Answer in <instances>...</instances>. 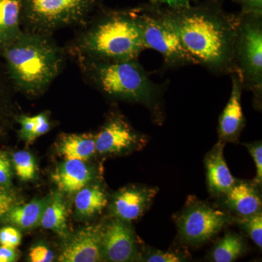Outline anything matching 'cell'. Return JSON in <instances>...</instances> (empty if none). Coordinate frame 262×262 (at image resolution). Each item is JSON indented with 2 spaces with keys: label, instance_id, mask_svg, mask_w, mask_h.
<instances>
[{
  "label": "cell",
  "instance_id": "1",
  "mask_svg": "<svg viewBox=\"0 0 262 262\" xmlns=\"http://www.w3.org/2000/svg\"><path fill=\"white\" fill-rule=\"evenodd\" d=\"M163 13L196 64L217 75L237 74L234 44L238 15L189 5Z\"/></svg>",
  "mask_w": 262,
  "mask_h": 262
},
{
  "label": "cell",
  "instance_id": "2",
  "mask_svg": "<svg viewBox=\"0 0 262 262\" xmlns=\"http://www.w3.org/2000/svg\"><path fill=\"white\" fill-rule=\"evenodd\" d=\"M5 48L10 75L24 94H41L60 73L63 52L47 34L24 31Z\"/></svg>",
  "mask_w": 262,
  "mask_h": 262
},
{
  "label": "cell",
  "instance_id": "3",
  "mask_svg": "<svg viewBox=\"0 0 262 262\" xmlns=\"http://www.w3.org/2000/svg\"><path fill=\"white\" fill-rule=\"evenodd\" d=\"M81 58L103 61L138 60L146 49L133 11L112 12L91 26L79 39Z\"/></svg>",
  "mask_w": 262,
  "mask_h": 262
},
{
  "label": "cell",
  "instance_id": "4",
  "mask_svg": "<svg viewBox=\"0 0 262 262\" xmlns=\"http://www.w3.org/2000/svg\"><path fill=\"white\" fill-rule=\"evenodd\" d=\"M81 60L88 76L103 94L142 103L155 114L160 111L161 87L151 80L138 60Z\"/></svg>",
  "mask_w": 262,
  "mask_h": 262
},
{
  "label": "cell",
  "instance_id": "5",
  "mask_svg": "<svg viewBox=\"0 0 262 262\" xmlns=\"http://www.w3.org/2000/svg\"><path fill=\"white\" fill-rule=\"evenodd\" d=\"M234 44V62L244 89L251 91L261 106L262 96L261 13L243 12Z\"/></svg>",
  "mask_w": 262,
  "mask_h": 262
},
{
  "label": "cell",
  "instance_id": "6",
  "mask_svg": "<svg viewBox=\"0 0 262 262\" xmlns=\"http://www.w3.org/2000/svg\"><path fill=\"white\" fill-rule=\"evenodd\" d=\"M140 28L146 49H153L163 56L169 68L198 65L183 46L177 33L168 23L163 13L158 10H133Z\"/></svg>",
  "mask_w": 262,
  "mask_h": 262
},
{
  "label": "cell",
  "instance_id": "7",
  "mask_svg": "<svg viewBox=\"0 0 262 262\" xmlns=\"http://www.w3.org/2000/svg\"><path fill=\"white\" fill-rule=\"evenodd\" d=\"M97 0H22L29 30L48 33L83 20Z\"/></svg>",
  "mask_w": 262,
  "mask_h": 262
},
{
  "label": "cell",
  "instance_id": "8",
  "mask_svg": "<svg viewBox=\"0 0 262 262\" xmlns=\"http://www.w3.org/2000/svg\"><path fill=\"white\" fill-rule=\"evenodd\" d=\"M232 220L225 211L198 203L186 208L177 220L181 237L189 244L209 241Z\"/></svg>",
  "mask_w": 262,
  "mask_h": 262
},
{
  "label": "cell",
  "instance_id": "9",
  "mask_svg": "<svg viewBox=\"0 0 262 262\" xmlns=\"http://www.w3.org/2000/svg\"><path fill=\"white\" fill-rule=\"evenodd\" d=\"M96 152L101 155L119 154L144 147L148 140L145 136L134 130L120 115L112 117L95 136Z\"/></svg>",
  "mask_w": 262,
  "mask_h": 262
},
{
  "label": "cell",
  "instance_id": "10",
  "mask_svg": "<svg viewBox=\"0 0 262 262\" xmlns=\"http://www.w3.org/2000/svg\"><path fill=\"white\" fill-rule=\"evenodd\" d=\"M101 225L84 227L67 239L58 257L61 262L103 261Z\"/></svg>",
  "mask_w": 262,
  "mask_h": 262
},
{
  "label": "cell",
  "instance_id": "11",
  "mask_svg": "<svg viewBox=\"0 0 262 262\" xmlns=\"http://www.w3.org/2000/svg\"><path fill=\"white\" fill-rule=\"evenodd\" d=\"M103 258L113 262L130 261L136 254L135 237L123 221L116 219L101 228Z\"/></svg>",
  "mask_w": 262,
  "mask_h": 262
},
{
  "label": "cell",
  "instance_id": "12",
  "mask_svg": "<svg viewBox=\"0 0 262 262\" xmlns=\"http://www.w3.org/2000/svg\"><path fill=\"white\" fill-rule=\"evenodd\" d=\"M158 192V188L144 186L124 187L115 194L112 210L114 215L125 222L137 220L144 215Z\"/></svg>",
  "mask_w": 262,
  "mask_h": 262
},
{
  "label": "cell",
  "instance_id": "13",
  "mask_svg": "<svg viewBox=\"0 0 262 262\" xmlns=\"http://www.w3.org/2000/svg\"><path fill=\"white\" fill-rule=\"evenodd\" d=\"M232 91L230 97L219 120L220 141L226 143L234 141L238 138L244 127L245 118L241 104L244 89L242 81L237 74L231 75Z\"/></svg>",
  "mask_w": 262,
  "mask_h": 262
},
{
  "label": "cell",
  "instance_id": "14",
  "mask_svg": "<svg viewBox=\"0 0 262 262\" xmlns=\"http://www.w3.org/2000/svg\"><path fill=\"white\" fill-rule=\"evenodd\" d=\"M225 145V143L219 141L206 158L208 188L214 195H225L236 183L224 158Z\"/></svg>",
  "mask_w": 262,
  "mask_h": 262
},
{
  "label": "cell",
  "instance_id": "15",
  "mask_svg": "<svg viewBox=\"0 0 262 262\" xmlns=\"http://www.w3.org/2000/svg\"><path fill=\"white\" fill-rule=\"evenodd\" d=\"M91 169L84 161L67 160L57 167L52 175V179L61 192L77 193L92 179Z\"/></svg>",
  "mask_w": 262,
  "mask_h": 262
},
{
  "label": "cell",
  "instance_id": "16",
  "mask_svg": "<svg viewBox=\"0 0 262 262\" xmlns=\"http://www.w3.org/2000/svg\"><path fill=\"white\" fill-rule=\"evenodd\" d=\"M225 196L227 206L239 217L249 216L261 212V196L249 183L236 182Z\"/></svg>",
  "mask_w": 262,
  "mask_h": 262
},
{
  "label": "cell",
  "instance_id": "17",
  "mask_svg": "<svg viewBox=\"0 0 262 262\" xmlns=\"http://www.w3.org/2000/svg\"><path fill=\"white\" fill-rule=\"evenodd\" d=\"M22 0H0V44L6 46L21 34Z\"/></svg>",
  "mask_w": 262,
  "mask_h": 262
},
{
  "label": "cell",
  "instance_id": "18",
  "mask_svg": "<svg viewBox=\"0 0 262 262\" xmlns=\"http://www.w3.org/2000/svg\"><path fill=\"white\" fill-rule=\"evenodd\" d=\"M58 151L66 160L86 161L96 154L95 136L91 134L65 135L58 143Z\"/></svg>",
  "mask_w": 262,
  "mask_h": 262
},
{
  "label": "cell",
  "instance_id": "19",
  "mask_svg": "<svg viewBox=\"0 0 262 262\" xmlns=\"http://www.w3.org/2000/svg\"><path fill=\"white\" fill-rule=\"evenodd\" d=\"M67 207L63 196L56 193L46 203L39 225L62 237H67Z\"/></svg>",
  "mask_w": 262,
  "mask_h": 262
},
{
  "label": "cell",
  "instance_id": "20",
  "mask_svg": "<svg viewBox=\"0 0 262 262\" xmlns=\"http://www.w3.org/2000/svg\"><path fill=\"white\" fill-rule=\"evenodd\" d=\"M107 203L106 193L98 185L85 186L75 196L76 210L82 216L91 217L101 213Z\"/></svg>",
  "mask_w": 262,
  "mask_h": 262
},
{
  "label": "cell",
  "instance_id": "21",
  "mask_svg": "<svg viewBox=\"0 0 262 262\" xmlns=\"http://www.w3.org/2000/svg\"><path fill=\"white\" fill-rule=\"evenodd\" d=\"M46 203V201H34L22 206H12L5 219L20 228H33L40 223Z\"/></svg>",
  "mask_w": 262,
  "mask_h": 262
},
{
  "label": "cell",
  "instance_id": "22",
  "mask_svg": "<svg viewBox=\"0 0 262 262\" xmlns=\"http://www.w3.org/2000/svg\"><path fill=\"white\" fill-rule=\"evenodd\" d=\"M244 242L239 234L227 233L215 244L211 259L215 262L234 261L244 253Z\"/></svg>",
  "mask_w": 262,
  "mask_h": 262
},
{
  "label": "cell",
  "instance_id": "23",
  "mask_svg": "<svg viewBox=\"0 0 262 262\" xmlns=\"http://www.w3.org/2000/svg\"><path fill=\"white\" fill-rule=\"evenodd\" d=\"M15 173L23 181H29L35 177L37 165L34 157L27 151H18L13 158Z\"/></svg>",
  "mask_w": 262,
  "mask_h": 262
},
{
  "label": "cell",
  "instance_id": "24",
  "mask_svg": "<svg viewBox=\"0 0 262 262\" xmlns=\"http://www.w3.org/2000/svg\"><path fill=\"white\" fill-rule=\"evenodd\" d=\"M236 222L246 231L258 248L262 247V213L239 217Z\"/></svg>",
  "mask_w": 262,
  "mask_h": 262
},
{
  "label": "cell",
  "instance_id": "25",
  "mask_svg": "<svg viewBox=\"0 0 262 262\" xmlns=\"http://www.w3.org/2000/svg\"><path fill=\"white\" fill-rule=\"evenodd\" d=\"M22 235L20 231L15 227H5L0 229V245L15 248L21 242Z\"/></svg>",
  "mask_w": 262,
  "mask_h": 262
},
{
  "label": "cell",
  "instance_id": "26",
  "mask_svg": "<svg viewBox=\"0 0 262 262\" xmlns=\"http://www.w3.org/2000/svg\"><path fill=\"white\" fill-rule=\"evenodd\" d=\"M252 156L256 167V177L254 182L258 185L262 183V145L261 141L253 144H245Z\"/></svg>",
  "mask_w": 262,
  "mask_h": 262
},
{
  "label": "cell",
  "instance_id": "27",
  "mask_svg": "<svg viewBox=\"0 0 262 262\" xmlns=\"http://www.w3.org/2000/svg\"><path fill=\"white\" fill-rule=\"evenodd\" d=\"M34 117H35V125L28 141L29 144H32L33 141H35L38 137L47 134L51 128V123H50L47 114L40 113Z\"/></svg>",
  "mask_w": 262,
  "mask_h": 262
},
{
  "label": "cell",
  "instance_id": "28",
  "mask_svg": "<svg viewBox=\"0 0 262 262\" xmlns=\"http://www.w3.org/2000/svg\"><path fill=\"white\" fill-rule=\"evenodd\" d=\"M29 256L32 262H51L54 259V253L44 245H37L31 248Z\"/></svg>",
  "mask_w": 262,
  "mask_h": 262
},
{
  "label": "cell",
  "instance_id": "29",
  "mask_svg": "<svg viewBox=\"0 0 262 262\" xmlns=\"http://www.w3.org/2000/svg\"><path fill=\"white\" fill-rule=\"evenodd\" d=\"M11 179V163L6 153L0 151V186L9 187Z\"/></svg>",
  "mask_w": 262,
  "mask_h": 262
},
{
  "label": "cell",
  "instance_id": "30",
  "mask_svg": "<svg viewBox=\"0 0 262 262\" xmlns=\"http://www.w3.org/2000/svg\"><path fill=\"white\" fill-rule=\"evenodd\" d=\"M184 257L173 251H155L148 255L144 260L147 262H179L184 261Z\"/></svg>",
  "mask_w": 262,
  "mask_h": 262
},
{
  "label": "cell",
  "instance_id": "31",
  "mask_svg": "<svg viewBox=\"0 0 262 262\" xmlns=\"http://www.w3.org/2000/svg\"><path fill=\"white\" fill-rule=\"evenodd\" d=\"M20 124V134L28 142L35 125V117L22 116L19 118Z\"/></svg>",
  "mask_w": 262,
  "mask_h": 262
},
{
  "label": "cell",
  "instance_id": "32",
  "mask_svg": "<svg viewBox=\"0 0 262 262\" xmlns=\"http://www.w3.org/2000/svg\"><path fill=\"white\" fill-rule=\"evenodd\" d=\"M13 196L5 190L4 187L0 186V218L6 214L12 206H13Z\"/></svg>",
  "mask_w": 262,
  "mask_h": 262
},
{
  "label": "cell",
  "instance_id": "33",
  "mask_svg": "<svg viewBox=\"0 0 262 262\" xmlns=\"http://www.w3.org/2000/svg\"><path fill=\"white\" fill-rule=\"evenodd\" d=\"M241 4L244 5L245 13H261L262 0H237Z\"/></svg>",
  "mask_w": 262,
  "mask_h": 262
},
{
  "label": "cell",
  "instance_id": "34",
  "mask_svg": "<svg viewBox=\"0 0 262 262\" xmlns=\"http://www.w3.org/2000/svg\"><path fill=\"white\" fill-rule=\"evenodd\" d=\"M17 258L15 248L8 246H0V262H13Z\"/></svg>",
  "mask_w": 262,
  "mask_h": 262
},
{
  "label": "cell",
  "instance_id": "35",
  "mask_svg": "<svg viewBox=\"0 0 262 262\" xmlns=\"http://www.w3.org/2000/svg\"><path fill=\"white\" fill-rule=\"evenodd\" d=\"M190 1L191 0H151L154 4L167 5L171 9L189 6Z\"/></svg>",
  "mask_w": 262,
  "mask_h": 262
}]
</instances>
